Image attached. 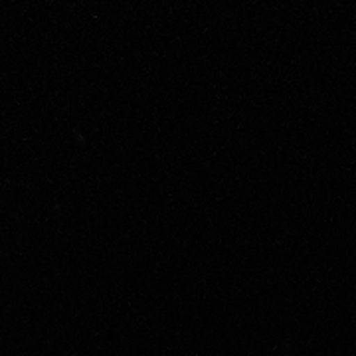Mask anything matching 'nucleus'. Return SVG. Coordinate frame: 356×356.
Segmentation results:
<instances>
[]
</instances>
